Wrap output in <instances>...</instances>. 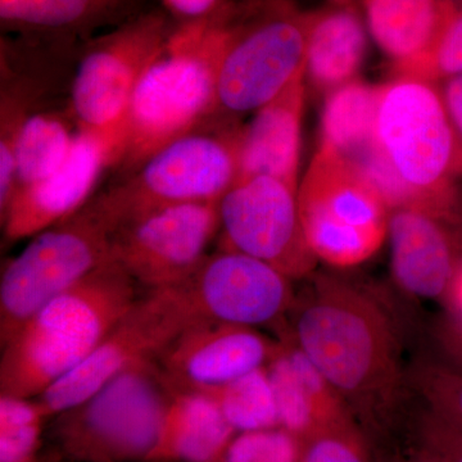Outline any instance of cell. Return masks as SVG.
<instances>
[{
  "mask_svg": "<svg viewBox=\"0 0 462 462\" xmlns=\"http://www.w3.org/2000/svg\"><path fill=\"white\" fill-rule=\"evenodd\" d=\"M276 329L338 392L366 440L396 430L410 387L401 330L382 298L339 276H312Z\"/></svg>",
  "mask_w": 462,
  "mask_h": 462,
  "instance_id": "6da1fadb",
  "label": "cell"
},
{
  "mask_svg": "<svg viewBox=\"0 0 462 462\" xmlns=\"http://www.w3.org/2000/svg\"><path fill=\"white\" fill-rule=\"evenodd\" d=\"M115 260L42 307L2 346L0 394L38 398L75 369L141 300Z\"/></svg>",
  "mask_w": 462,
  "mask_h": 462,
  "instance_id": "7a4b0ae2",
  "label": "cell"
},
{
  "mask_svg": "<svg viewBox=\"0 0 462 462\" xmlns=\"http://www.w3.org/2000/svg\"><path fill=\"white\" fill-rule=\"evenodd\" d=\"M224 42V21L218 12L172 30L125 111L120 165L127 171L138 169L158 149L197 129L217 111Z\"/></svg>",
  "mask_w": 462,
  "mask_h": 462,
  "instance_id": "3957f363",
  "label": "cell"
},
{
  "mask_svg": "<svg viewBox=\"0 0 462 462\" xmlns=\"http://www.w3.org/2000/svg\"><path fill=\"white\" fill-rule=\"evenodd\" d=\"M376 136L397 184V208L413 207L447 224L460 223L454 179L462 172V141L442 94L427 80L407 76L383 87Z\"/></svg>",
  "mask_w": 462,
  "mask_h": 462,
  "instance_id": "277c9868",
  "label": "cell"
},
{
  "mask_svg": "<svg viewBox=\"0 0 462 462\" xmlns=\"http://www.w3.org/2000/svg\"><path fill=\"white\" fill-rule=\"evenodd\" d=\"M171 393L156 361L125 370L51 418L48 431L58 460L148 462Z\"/></svg>",
  "mask_w": 462,
  "mask_h": 462,
  "instance_id": "5b68a950",
  "label": "cell"
},
{
  "mask_svg": "<svg viewBox=\"0 0 462 462\" xmlns=\"http://www.w3.org/2000/svg\"><path fill=\"white\" fill-rule=\"evenodd\" d=\"M117 230L93 199L71 217L33 236L0 276L2 346L54 297L114 260Z\"/></svg>",
  "mask_w": 462,
  "mask_h": 462,
  "instance_id": "8992f818",
  "label": "cell"
},
{
  "mask_svg": "<svg viewBox=\"0 0 462 462\" xmlns=\"http://www.w3.org/2000/svg\"><path fill=\"white\" fill-rule=\"evenodd\" d=\"M306 240L322 263L346 269L373 257L388 236L391 207L351 161L321 145L298 188Z\"/></svg>",
  "mask_w": 462,
  "mask_h": 462,
  "instance_id": "52a82bcc",
  "label": "cell"
},
{
  "mask_svg": "<svg viewBox=\"0 0 462 462\" xmlns=\"http://www.w3.org/2000/svg\"><path fill=\"white\" fill-rule=\"evenodd\" d=\"M236 136L197 127L158 149L126 181L96 199L118 229L163 207L218 202L238 178Z\"/></svg>",
  "mask_w": 462,
  "mask_h": 462,
  "instance_id": "ba28073f",
  "label": "cell"
},
{
  "mask_svg": "<svg viewBox=\"0 0 462 462\" xmlns=\"http://www.w3.org/2000/svg\"><path fill=\"white\" fill-rule=\"evenodd\" d=\"M224 26L217 111L254 114L306 74L309 17L273 5L251 23Z\"/></svg>",
  "mask_w": 462,
  "mask_h": 462,
  "instance_id": "9c48e42d",
  "label": "cell"
},
{
  "mask_svg": "<svg viewBox=\"0 0 462 462\" xmlns=\"http://www.w3.org/2000/svg\"><path fill=\"white\" fill-rule=\"evenodd\" d=\"M225 247L272 264L291 281L309 278L318 258L307 243L298 187L273 176L238 179L218 200Z\"/></svg>",
  "mask_w": 462,
  "mask_h": 462,
  "instance_id": "30bf717a",
  "label": "cell"
},
{
  "mask_svg": "<svg viewBox=\"0 0 462 462\" xmlns=\"http://www.w3.org/2000/svg\"><path fill=\"white\" fill-rule=\"evenodd\" d=\"M190 324L217 321L278 328L296 297L291 279L272 264L240 252L208 254L187 281L165 289Z\"/></svg>",
  "mask_w": 462,
  "mask_h": 462,
  "instance_id": "8fae6325",
  "label": "cell"
},
{
  "mask_svg": "<svg viewBox=\"0 0 462 462\" xmlns=\"http://www.w3.org/2000/svg\"><path fill=\"white\" fill-rule=\"evenodd\" d=\"M218 229V202L163 207L123 225L112 257L148 293L165 291L199 269Z\"/></svg>",
  "mask_w": 462,
  "mask_h": 462,
  "instance_id": "7c38bea8",
  "label": "cell"
},
{
  "mask_svg": "<svg viewBox=\"0 0 462 462\" xmlns=\"http://www.w3.org/2000/svg\"><path fill=\"white\" fill-rule=\"evenodd\" d=\"M171 32L166 17L153 12L127 21L94 42L72 81L71 107L78 126L103 129L117 124Z\"/></svg>",
  "mask_w": 462,
  "mask_h": 462,
  "instance_id": "4fadbf2b",
  "label": "cell"
},
{
  "mask_svg": "<svg viewBox=\"0 0 462 462\" xmlns=\"http://www.w3.org/2000/svg\"><path fill=\"white\" fill-rule=\"evenodd\" d=\"M190 320L167 291H151L75 369L38 397L51 418L83 403L125 370L156 361Z\"/></svg>",
  "mask_w": 462,
  "mask_h": 462,
  "instance_id": "5bb4252c",
  "label": "cell"
},
{
  "mask_svg": "<svg viewBox=\"0 0 462 462\" xmlns=\"http://www.w3.org/2000/svg\"><path fill=\"white\" fill-rule=\"evenodd\" d=\"M124 118L103 129L78 126L74 147L56 171L20 188L0 216L9 242L32 238L90 202L100 176L120 165L124 151Z\"/></svg>",
  "mask_w": 462,
  "mask_h": 462,
  "instance_id": "9a60e30c",
  "label": "cell"
},
{
  "mask_svg": "<svg viewBox=\"0 0 462 462\" xmlns=\"http://www.w3.org/2000/svg\"><path fill=\"white\" fill-rule=\"evenodd\" d=\"M276 346L278 340L257 328L197 321L169 343L156 364L173 389L207 393L266 366Z\"/></svg>",
  "mask_w": 462,
  "mask_h": 462,
  "instance_id": "2e32d148",
  "label": "cell"
},
{
  "mask_svg": "<svg viewBox=\"0 0 462 462\" xmlns=\"http://www.w3.org/2000/svg\"><path fill=\"white\" fill-rule=\"evenodd\" d=\"M449 226L425 209H392L388 226L392 276L406 296L445 303L462 263Z\"/></svg>",
  "mask_w": 462,
  "mask_h": 462,
  "instance_id": "e0dca14e",
  "label": "cell"
},
{
  "mask_svg": "<svg viewBox=\"0 0 462 462\" xmlns=\"http://www.w3.org/2000/svg\"><path fill=\"white\" fill-rule=\"evenodd\" d=\"M278 333V346L266 367L281 427L305 440L325 428L356 422L320 370L284 331Z\"/></svg>",
  "mask_w": 462,
  "mask_h": 462,
  "instance_id": "ac0fdd59",
  "label": "cell"
},
{
  "mask_svg": "<svg viewBox=\"0 0 462 462\" xmlns=\"http://www.w3.org/2000/svg\"><path fill=\"white\" fill-rule=\"evenodd\" d=\"M305 74L254 112L236 136L238 179L267 175L298 187Z\"/></svg>",
  "mask_w": 462,
  "mask_h": 462,
  "instance_id": "d6986e66",
  "label": "cell"
},
{
  "mask_svg": "<svg viewBox=\"0 0 462 462\" xmlns=\"http://www.w3.org/2000/svg\"><path fill=\"white\" fill-rule=\"evenodd\" d=\"M236 434L214 398L172 388L148 462H217Z\"/></svg>",
  "mask_w": 462,
  "mask_h": 462,
  "instance_id": "ffe728a7",
  "label": "cell"
},
{
  "mask_svg": "<svg viewBox=\"0 0 462 462\" xmlns=\"http://www.w3.org/2000/svg\"><path fill=\"white\" fill-rule=\"evenodd\" d=\"M454 0H365L370 35L406 74L430 53Z\"/></svg>",
  "mask_w": 462,
  "mask_h": 462,
  "instance_id": "44dd1931",
  "label": "cell"
},
{
  "mask_svg": "<svg viewBox=\"0 0 462 462\" xmlns=\"http://www.w3.org/2000/svg\"><path fill=\"white\" fill-rule=\"evenodd\" d=\"M383 87L351 81L334 90L322 114L321 145L351 161L367 176L383 162L376 120Z\"/></svg>",
  "mask_w": 462,
  "mask_h": 462,
  "instance_id": "7402d4cb",
  "label": "cell"
},
{
  "mask_svg": "<svg viewBox=\"0 0 462 462\" xmlns=\"http://www.w3.org/2000/svg\"><path fill=\"white\" fill-rule=\"evenodd\" d=\"M366 47V30L354 9H327L309 17L305 72L321 89H338L351 83Z\"/></svg>",
  "mask_w": 462,
  "mask_h": 462,
  "instance_id": "603a6c76",
  "label": "cell"
},
{
  "mask_svg": "<svg viewBox=\"0 0 462 462\" xmlns=\"http://www.w3.org/2000/svg\"><path fill=\"white\" fill-rule=\"evenodd\" d=\"M127 0H0L3 27L14 32H81L98 25Z\"/></svg>",
  "mask_w": 462,
  "mask_h": 462,
  "instance_id": "cb8c5ba5",
  "label": "cell"
},
{
  "mask_svg": "<svg viewBox=\"0 0 462 462\" xmlns=\"http://www.w3.org/2000/svg\"><path fill=\"white\" fill-rule=\"evenodd\" d=\"M75 138L76 134L60 116L26 115L14 142L16 190L56 171L69 157Z\"/></svg>",
  "mask_w": 462,
  "mask_h": 462,
  "instance_id": "d4e9b609",
  "label": "cell"
},
{
  "mask_svg": "<svg viewBox=\"0 0 462 462\" xmlns=\"http://www.w3.org/2000/svg\"><path fill=\"white\" fill-rule=\"evenodd\" d=\"M203 393V392H202ZM236 433L281 427L267 367H260L224 387L207 392Z\"/></svg>",
  "mask_w": 462,
  "mask_h": 462,
  "instance_id": "484cf974",
  "label": "cell"
},
{
  "mask_svg": "<svg viewBox=\"0 0 462 462\" xmlns=\"http://www.w3.org/2000/svg\"><path fill=\"white\" fill-rule=\"evenodd\" d=\"M51 420L38 398L0 394V462H47L42 447Z\"/></svg>",
  "mask_w": 462,
  "mask_h": 462,
  "instance_id": "4316f807",
  "label": "cell"
},
{
  "mask_svg": "<svg viewBox=\"0 0 462 462\" xmlns=\"http://www.w3.org/2000/svg\"><path fill=\"white\" fill-rule=\"evenodd\" d=\"M410 391L422 406L462 433V372L438 358H420L407 369Z\"/></svg>",
  "mask_w": 462,
  "mask_h": 462,
  "instance_id": "83f0119b",
  "label": "cell"
},
{
  "mask_svg": "<svg viewBox=\"0 0 462 462\" xmlns=\"http://www.w3.org/2000/svg\"><path fill=\"white\" fill-rule=\"evenodd\" d=\"M303 439L284 428L240 431L217 462H300Z\"/></svg>",
  "mask_w": 462,
  "mask_h": 462,
  "instance_id": "f1b7e54d",
  "label": "cell"
},
{
  "mask_svg": "<svg viewBox=\"0 0 462 462\" xmlns=\"http://www.w3.org/2000/svg\"><path fill=\"white\" fill-rule=\"evenodd\" d=\"M303 442L300 462H373L366 438L356 422L325 428Z\"/></svg>",
  "mask_w": 462,
  "mask_h": 462,
  "instance_id": "f546056e",
  "label": "cell"
},
{
  "mask_svg": "<svg viewBox=\"0 0 462 462\" xmlns=\"http://www.w3.org/2000/svg\"><path fill=\"white\" fill-rule=\"evenodd\" d=\"M462 75V8L454 5L440 30L430 53L406 74L407 78H456Z\"/></svg>",
  "mask_w": 462,
  "mask_h": 462,
  "instance_id": "4dcf8cb0",
  "label": "cell"
},
{
  "mask_svg": "<svg viewBox=\"0 0 462 462\" xmlns=\"http://www.w3.org/2000/svg\"><path fill=\"white\" fill-rule=\"evenodd\" d=\"M413 420L415 437L445 462H462V433L422 407Z\"/></svg>",
  "mask_w": 462,
  "mask_h": 462,
  "instance_id": "1f68e13d",
  "label": "cell"
},
{
  "mask_svg": "<svg viewBox=\"0 0 462 462\" xmlns=\"http://www.w3.org/2000/svg\"><path fill=\"white\" fill-rule=\"evenodd\" d=\"M434 338L440 352L439 361L462 372V331L443 320L437 325Z\"/></svg>",
  "mask_w": 462,
  "mask_h": 462,
  "instance_id": "d6a6232c",
  "label": "cell"
},
{
  "mask_svg": "<svg viewBox=\"0 0 462 462\" xmlns=\"http://www.w3.org/2000/svg\"><path fill=\"white\" fill-rule=\"evenodd\" d=\"M167 11L179 18L181 23H194L216 14L223 0H161Z\"/></svg>",
  "mask_w": 462,
  "mask_h": 462,
  "instance_id": "836d02e7",
  "label": "cell"
},
{
  "mask_svg": "<svg viewBox=\"0 0 462 462\" xmlns=\"http://www.w3.org/2000/svg\"><path fill=\"white\" fill-rule=\"evenodd\" d=\"M442 96L452 124L462 141V75L449 79Z\"/></svg>",
  "mask_w": 462,
  "mask_h": 462,
  "instance_id": "e575fe53",
  "label": "cell"
},
{
  "mask_svg": "<svg viewBox=\"0 0 462 462\" xmlns=\"http://www.w3.org/2000/svg\"><path fill=\"white\" fill-rule=\"evenodd\" d=\"M443 306L447 310L445 320L449 322L456 329L462 331V263L457 273H456L454 282H452Z\"/></svg>",
  "mask_w": 462,
  "mask_h": 462,
  "instance_id": "d590c367",
  "label": "cell"
},
{
  "mask_svg": "<svg viewBox=\"0 0 462 462\" xmlns=\"http://www.w3.org/2000/svg\"><path fill=\"white\" fill-rule=\"evenodd\" d=\"M416 447L409 449L407 455L394 458L393 462H445L442 458L431 451L430 447L422 445L420 440L415 437Z\"/></svg>",
  "mask_w": 462,
  "mask_h": 462,
  "instance_id": "8d00e7d4",
  "label": "cell"
},
{
  "mask_svg": "<svg viewBox=\"0 0 462 462\" xmlns=\"http://www.w3.org/2000/svg\"><path fill=\"white\" fill-rule=\"evenodd\" d=\"M50 462H57V461L51 460V461H50Z\"/></svg>",
  "mask_w": 462,
  "mask_h": 462,
  "instance_id": "74e56055",
  "label": "cell"
}]
</instances>
